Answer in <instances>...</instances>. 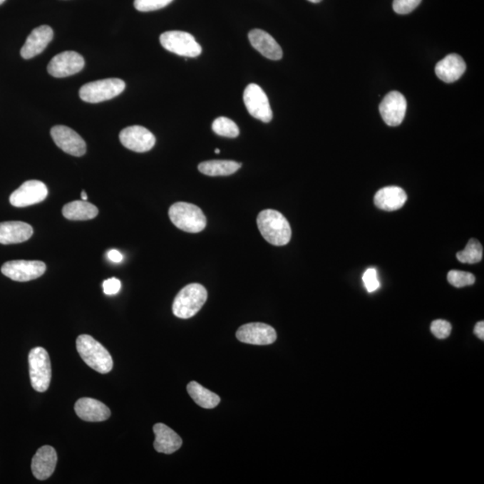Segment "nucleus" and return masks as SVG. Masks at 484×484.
<instances>
[{
  "instance_id": "obj_23",
  "label": "nucleus",
  "mask_w": 484,
  "mask_h": 484,
  "mask_svg": "<svg viewBox=\"0 0 484 484\" xmlns=\"http://www.w3.org/2000/svg\"><path fill=\"white\" fill-rule=\"evenodd\" d=\"M155 441L154 447L156 451L163 454H173L179 450L182 446V440L175 431L163 423H156L154 426Z\"/></svg>"
},
{
  "instance_id": "obj_31",
  "label": "nucleus",
  "mask_w": 484,
  "mask_h": 484,
  "mask_svg": "<svg viewBox=\"0 0 484 484\" xmlns=\"http://www.w3.org/2000/svg\"><path fill=\"white\" fill-rule=\"evenodd\" d=\"M451 324L443 319L434 320L431 323V331L438 339H445L451 334Z\"/></svg>"
},
{
  "instance_id": "obj_20",
  "label": "nucleus",
  "mask_w": 484,
  "mask_h": 484,
  "mask_svg": "<svg viewBox=\"0 0 484 484\" xmlns=\"http://www.w3.org/2000/svg\"><path fill=\"white\" fill-rule=\"evenodd\" d=\"M75 411L80 419L86 421H103L109 419L110 410L98 400L83 398L78 400L75 405Z\"/></svg>"
},
{
  "instance_id": "obj_4",
  "label": "nucleus",
  "mask_w": 484,
  "mask_h": 484,
  "mask_svg": "<svg viewBox=\"0 0 484 484\" xmlns=\"http://www.w3.org/2000/svg\"><path fill=\"white\" fill-rule=\"evenodd\" d=\"M169 217L177 228L190 233L203 231L207 226V217L197 205L177 202L169 209Z\"/></svg>"
},
{
  "instance_id": "obj_36",
  "label": "nucleus",
  "mask_w": 484,
  "mask_h": 484,
  "mask_svg": "<svg viewBox=\"0 0 484 484\" xmlns=\"http://www.w3.org/2000/svg\"><path fill=\"white\" fill-rule=\"evenodd\" d=\"M475 334L478 339L480 340H484V322L480 321L476 324L475 326Z\"/></svg>"
},
{
  "instance_id": "obj_8",
  "label": "nucleus",
  "mask_w": 484,
  "mask_h": 484,
  "mask_svg": "<svg viewBox=\"0 0 484 484\" xmlns=\"http://www.w3.org/2000/svg\"><path fill=\"white\" fill-rule=\"evenodd\" d=\"M46 264L43 261L13 260L3 264L2 274L16 282H28L43 276Z\"/></svg>"
},
{
  "instance_id": "obj_40",
  "label": "nucleus",
  "mask_w": 484,
  "mask_h": 484,
  "mask_svg": "<svg viewBox=\"0 0 484 484\" xmlns=\"http://www.w3.org/2000/svg\"><path fill=\"white\" fill-rule=\"evenodd\" d=\"M5 1L6 0H0V5H2Z\"/></svg>"
},
{
  "instance_id": "obj_19",
  "label": "nucleus",
  "mask_w": 484,
  "mask_h": 484,
  "mask_svg": "<svg viewBox=\"0 0 484 484\" xmlns=\"http://www.w3.org/2000/svg\"><path fill=\"white\" fill-rule=\"evenodd\" d=\"M249 39L254 48L264 57L272 61H279L283 58V51L277 41L263 30L254 29L249 34Z\"/></svg>"
},
{
  "instance_id": "obj_10",
  "label": "nucleus",
  "mask_w": 484,
  "mask_h": 484,
  "mask_svg": "<svg viewBox=\"0 0 484 484\" xmlns=\"http://www.w3.org/2000/svg\"><path fill=\"white\" fill-rule=\"evenodd\" d=\"M85 67V59L76 51H64L52 58L48 65V72L57 78L78 74Z\"/></svg>"
},
{
  "instance_id": "obj_24",
  "label": "nucleus",
  "mask_w": 484,
  "mask_h": 484,
  "mask_svg": "<svg viewBox=\"0 0 484 484\" xmlns=\"http://www.w3.org/2000/svg\"><path fill=\"white\" fill-rule=\"evenodd\" d=\"M99 210L95 205L86 201H73L64 205L62 214L72 221H86L96 218Z\"/></svg>"
},
{
  "instance_id": "obj_17",
  "label": "nucleus",
  "mask_w": 484,
  "mask_h": 484,
  "mask_svg": "<svg viewBox=\"0 0 484 484\" xmlns=\"http://www.w3.org/2000/svg\"><path fill=\"white\" fill-rule=\"evenodd\" d=\"M58 455L51 446H43L38 449L32 459V472L34 477L40 480L50 478L57 465Z\"/></svg>"
},
{
  "instance_id": "obj_39",
  "label": "nucleus",
  "mask_w": 484,
  "mask_h": 484,
  "mask_svg": "<svg viewBox=\"0 0 484 484\" xmlns=\"http://www.w3.org/2000/svg\"><path fill=\"white\" fill-rule=\"evenodd\" d=\"M215 154H219V153H220V150H219V149H215Z\"/></svg>"
},
{
  "instance_id": "obj_25",
  "label": "nucleus",
  "mask_w": 484,
  "mask_h": 484,
  "mask_svg": "<svg viewBox=\"0 0 484 484\" xmlns=\"http://www.w3.org/2000/svg\"><path fill=\"white\" fill-rule=\"evenodd\" d=\"M242 163L235 161H226V160H214L201 163L198 165V170L201 173L207 176H229L235 173L240 169Z\"/></svg>"
},
{
  "instance_id": "obj_7",
  "label": "nucleus",
  "mask_w": 484,
  "mask_h": 484,
  "mask_svg": "<svg viewBox=\"0 0 484 484\" xmlns=\"http://www.w3.org/2000/svg\"><path fill=\"white\" fill-rule=\"evenodd\" d=\"M160 43L165 50L183 57L196 58L202 52L192 34L181 31H169L160 36Z\"/></svg>"
},
{
  "instance_id": "obj_29",
  "label": "nucleus",
  "mask_w": 484,
  "mask_h": 484,
  "mask_svg": "<svg viewBox=\"0 0 484 484\" xmlns=\"http://www.w3.org/2000/svg\"><path fill=\"white\" fill-rule=\"evenodd\" d=\"M448 281L453 287L462 288L475 284V277L468 272L451 270L448 272Z\"/></svg>"
},
{
  "instance_id": "obj_3",
  "label": "nucleus",
  "mask_w": 484,
  "mask_h": 484,
  "mask_svg": "<svg viewBox=\"0 0 484 484\" xmlns=\"http://www.w3.org/2000/svg\"><path fill=\"white\" fill-rule=\"evenodd\" d=\"M207 299V291L203 285L190 284L181 289L174 299L173 314L177 318L187 319L192 318L203 307Z\"/></svg>"
},
{
  "instance_id": "obj_30",
  "label": "nucleus",
  "mask_w": 484,
  "mask_h": 484,
  "mask_svg": "<svg viewBox=\"0 0 484 484\" xmlns=\"http://www.w3.org/2000/svg\"><path fill=\"white\" fill-rule=\"evenodd\" d=\"M173 0H135V9L140 12L155 11V10L165 8Z\"/></svg>"
},
{
  "instance_id": "obj_32",
  "label": "nucleus",
  "mask_w": 484,
  "mask_h": 484,
  "mask_svg": "<svg viewBox=\"0 0 484 484\" xmlns=\"http://www.w3.org/2000/svg\"><path fill=\"white\" fill-rule=\"evenodd\" d=\"M421 0H394L393 9L399 15H407L413 12L421 4Z\"/></svg>"
},
{
  "instance_id": "obj_13",
  "label": "nucleus",
  "mask_w": 484,
  "mask_h": 484,
  "mask_svg": "<svg viewBox=\"0 0 484 484\" xmlns=\"http://www.w3.org/2000/svg\"><path fill=\"white\" fill-rule=\"evenodd\" d=\"M51 135L55 144L67 154L76 158L86 154L85 140L72 128L58 125L51 128Z\"/></svg>"
},
{
  "instance_id": "obj_16",
  "label": "nucleus",
  "mask_w": 484,
  "mask_h": 484,
  "mask_svg": "<svg viewBox=\"0 0 484 484\" xmlns=\"http://www.w3.org/2000/svg\"><path fill=\"white\" fill-rule=\"evenodd\" d=\"M53 30L48 26H41L32 31L24 43L21 56L24 59H30L39 55L47 48L53 39Z\"/></svg>"
},
{
  "instance_id": "obj_6",
  "label": "nucleus",
  "mask_w": 484,
  "mask_h": 484,
  "mask_svg": "<svg viewBox=\"0 0 484 484\" xmlns=\"http://www.w3.org/2000/svg\"><path fill=\"white\" fill-rule=\"evenodd\" d=\"M28 361L34 389L41 393L46 391L51 381V364L48 351L43 347L34 348L28 356Z\"/></svg>"
},
{
  "instance_id": "obj_12",
  "label": "nucleus",
  "mask_w": 484,
  "mask_h": 484,
  "mask_svg": "<svg viewBox=\"0 0 484 484\" xmlns=\"http://www.w3.org/2000/svg\"><path fill=\"white\" fill-rule=\"evenodd\" d=\"M236 336L240 342L254 346H268L277 339L274 327L264 323L246 324L237 331Z\"/></svg>"
},
{
  "instance_id": "obj_27",
  "label": "nucleus",
  "mask_w": 484,
  "mask_h": 484,
  "mask_svg": "<svg viewBox=\"0 0 484 484\" xmlns=\"http://www.w3.org/2000/svg\"><path fill=\"white\" fill-rule=\"evenodd\" d=\"M483 246L475 239L469 240L464 250L457 254L459 262L464 264H476L483 259Z\"/></svg>"
},
{
  "instance_id": "obj_5",
  "label": "nucleus",
  "mask_w": 484,
  "mask_h": 484,
  "mask_svg": "<svg viewBox=\"0 0 484 484\" xmlns=\"http://www.w3.org/2000/svg\"><path fill=\"white\" fill-rule=\"evenodd\" d=\"M126 88V83L120 78H107L90 82L83 86L79 96L83 102L99 103L120 96Z\"/></svg>"
},
{
  "instance_id": "obj_18",
  "label": "nucleus",
  "mask_w": 484,
  "mask_h": 484,
  "mask_svg": "<svg viewBox=\"0 0 484 484\" xmlns=\"http://www.w3.org/2000/svg\"><path fill=\"white\" fill-rule=\"evenodd\" d=\"M34 235L32 226L26 222L10 221L0 222V244H17L29 240Z\"/></svg>"
},
{
  "instance_id": "obj_26",
  "label": "nucleus",
  "mask_w": 484,
  "mask_h": 484,
  "mask_svg": "<svg viewBox=\"0 0 484 484\" xmlns=\"http://www.w3.org/2000/svg\"><path fill=\"white\" fill-rule=\"evenodd\" d=\"M187 390L190 398L196 402L197 405L203 407V408H215L220 403V398L217 394L204 388L203 386L196 381H191L187 385Z\"/></svg>"
},
{
  "instance_id": "obj_34",
  "label": "nucleus",
  "mask_w": 484,
  "mask_h": 484,
  "mask_svg": "<svg viewBox=\"0 0 484 484\" xmlns=\"http://www.w3.org/2000/svg\"><path fill=\"white\" fill-rule=\"evenodd\" d=\"M104 294L107 295H115L120 291L121 283L117 278H110L103 282V284Z\"/></svg>"
},
{
  "instance_id": "obj_2",
  "label": "nucleus",
  "mask_w": 484,
  "mask_h": 484,
  "mask_svg": "<svg viewBox=\"0 0 484 484\" xmlns=\"http://www.w3.org/2000/svg\"><path fill=\"white\" fill-rule=\"evenodd\" d=\"M78 351L90 368L99 374H109L113 368V361L106 348L88 335H81L76 339Z\"/></svg>"
},
{
  "instance_id": "obj_38",
  "label": "nucleus",
  "mask_w": 484,
  "mask_h": 484,
  "mask_svg": "<svg viewBox=\"0 0 484 484\" xmlns=\"http://www.w3.org/2000/svg\"><path fill=\"white\" fill-rule=\"evenodd\" d=\"M309 1L312 3H319L320 1H322V0H309Z\"/></svg>"
},
{
  "instance_id": "obj_11",
  "label": "nucleus",
  "mask_w": 484,
  "mask_h": 484,
  "mask_svg": "<svg viewBox=\"0 0 484 484\" xmlns=\"http://www.w3.org/2000/svg\"><path fill=\"white\" fill-rule=\"evenodd\" d=\"M48 196L47 186L40 180H28L14 191L10 204L16 207H26L43 202Z\"/></svg>"
},
{
  "instance_id": "obj_28",
  "label": "nucleus",
  "mask_w": 484,
  "mask_h": 484,
  "mask_svg": "<svg viewBox=\"0 0 484 484\" xmlns=\"http://www.w3.org/2000/svg\"><path fill=\"white\" fill-rule=\"evenodd\" d=\"M215 134L221 137L235 138L238 137L240 130L235 121L226 117H219L212 125Z\"/></svg>"
},
{
  "instance_id": "obj_9",
  "label": "nucleus",
  "mask_w": 484,
  "mask_h": 484,
  "mask_svg": "<svg viewBox=\"0 0 484 484\" xmlns=\"http://www.w3.org/2000/svg\"><path fill=\"white\" fill-rule=\"evenodd\" d=\"M243 101H244L247 110L252 117L264 123H270L273 118V113H272L269 100L259 86L250 83L247 86L243 93Z\"/></svg>"
},
{
  "instance_id": "obj_35",
  "label": "nucleus",
  "mask_w": 484,
  "mask_h": 484,
  "mask_svg": "<svg viewBox=\"0 0 484 484\" xmlns=\"http://www.w3.org/2000/svg\"><path fill=\"white\" fill-rule=\"evenodd\" d=\"M108 259L113 263H120L123 260V255L117 249H110L107 253Z\"/></svg>"
},
{
  "instance_id": "obj_37",
  "label": "nucleus",
  "mask_w": 484,
  "mask_h": 484,
  "mask_svg": "<svg viewBox=\"0 0 484 484\" xmlns=\"http://www.w3.org/2000/svg\"><path fill=\"white\" fill-rule=\"evenodd\" d=\"M81 197H82V200H83V201H86V200H87V194H86V191H83V190L82 191Z\"/></svg>"
},
{
  "instance_id": "obj_22",
  "label": "nucleus",
  "mask_w": 484,
  "mask_h": 484,
  "mask_svg": "<svg viewBox=\"0 0 484 484\" xmlns=\"http://www.w3.org/2000/svg\"><path fill=\"white\" fill-rule=\"evenodd\" d=\"M406 200V191L396 186L383 187L376 193L374 197L376 207L388 212L402 208Z\"/></svg>"
},
{
  "instance_id": "obj_33",
  "label": "nucleus",
  "mask_w": 484,
  "mask_h": 484,
  "mask_svg": "<svg viewBox=\"0 0 484 484\" xmlns=\"http://www.w3.org/2000/svg\"><path fill=\"white\" fill-rule=\"evenodd\" d=\"M362 280H364L365 288L367 289L369 292L377 291L381 287L378 279L377 271L374 268H369L368 270L365 271Z\"/></svg>"
},
{
  "instance_id": "obj_15",
  "label": "nucleus",
  "mask_w": 484,
  "mask_h": 484,
  "mask_svg": "<svg viewBox=\"0 0 484 484\" xmlns=\"http://www.w3.org/2000/svg\"><path fill=\"white\" fill-rule=\"evenodd\" d=\"M120 140L125 148L137 153L150 151L155 145V137L148 128L131 126L124 128L120 134Z\"/></svg>"
},
{
  "instance_id": "obj_1",
  "label": "nucleus",
  "mask_w": 484,
  "mask_h": 484,
  "mask_svg": "<svg viewBox=\"0 0 484 484\" xmlns=\"http://www.w3.org/2000/svg\"><path fill=\"white\" fill-rule=\"evenodd\" d=\"M257 226L263 238L274 246L288 244L292 237V229L287 219L280 212L267 209L260 212L257 218Z\"/></svg>"
},
{
  "instance_id": "obj_21",
  "label": "nucleus",
  "mask_w": 484,
  "mask_h": 484,
  "mask_svg": "<svg viewBox=\"0 0 484 484\" xmlns=\"http://www.w3.org/2000/svg\"><path fill=\"white\" fill-rule=\"evenodd\" d=\"M466 69L465 62L458 54H449L438 62L435 72L438 78L445 83L457 81L464 74Z\"/></svg>"
},
{
  "instance_id": "obj_14",
  "label": "nucleus",
  "mask_w": 484,
  "mask_h": 484,
  "mask_svg": "<svg viewBox=\"0 0 484 484\" xmlns=\"http://www.w3.org/2000/svg\"><path fill=\"white\" fill-rule=\"evenodd\" d=\"M406 109L405 96L396 91L386 95L379 105V113L385 123L390 127H398L403 123Z\"/></svg>"
}]
</instances>
